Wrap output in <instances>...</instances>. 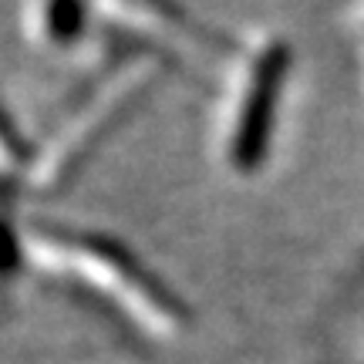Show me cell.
I'll return each instance as SVG.
<instances>
[{
	"instance_id": "2",
	"label": "cell",
	"mask_w": 364,
	"mask_h": 364,
	"mask_svg": "<svg viewBox=\"0 0 364 364\" xmlns=\"http://www.w3.org/2000/svg\"><path fill=\"white\" fill-rule=\"evenodd\" d=\"M287 68H290V51H287L284 41H267L250 58L247 78L240 85V102L233 112V129L226 139L230 162L240 172H257L267 159Z\"/></svg>"
},
{
	"instance_id": "4",
	"label": "cell",
	"mask_w": 364,
	"mask_h": 364,
	"mask_svg": "<svg viewBox=\"0 0 364 364\" xmlns=\"http://www.w3.org/2000/svg\"><path fill=\"white\" fill-rule=\"evenodd\" d=\"M44 34L51 44H75L85 34L88 7L85 0H44Z\"/></svg>"
},
{
	"instance_id": "1",
	"label": "cell",
	"mask_w": 364,
	"mask_h": 364,
	"mask_svg": "<svg viewBox=\"0 0 364 364\" xmlns=\"http://www.w3.org/2000/svg\"><path fill=\"white\" fill-rule=\"evenodd\" d=\"M31 243H34L38 260H54L58 257L65 267L78 270L81 277H88L98 294H105V297L112 294L118 304L142 307L149 321H159V324H182L186 321L179 300L172 297L132 253H125L112 240L85 236V233L71 236V240L51 233H34Z\"/></svg>"
},
{
	"instance_id": "3",
	"label": "cell",
	"mask_w": 364,
	"mask_h": 364,
	"mask_svg": "<svg viewBox=\"0 0 364 364\" xmlns=\"http://www.w3.org/2000/svg\"><path fill=\"white\" fill-rule=\"evenodd\" d=\"M145 88V68L139 65L135 71H122L118 75V88L105 91L102 98L85 105V115L71 125V129L61 132L58 139V149H51V156H41L38 166H34V179L44 186V189H54L58 182H65L71 172L78 169V162L95 152V145L102 142L108 132L118 125V118L125 115L135 102V95Z\"/></svg>"
}]
</instances>
